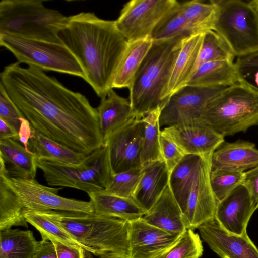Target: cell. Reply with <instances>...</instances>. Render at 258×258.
Segmentation results:
<instances>
[{
	"mask_svg": "<svg viewBox=\"0 0 258 258\" xmlns=\"http://www.w3.org/2000/svg\"><path fill=\"white\" fill-rule=\"evenodd\" d=\"M0 79L35 131L85 155L105 145L97 108L83 94L37 68H24L18 62L5 66Z\"/></svg>",
	"mask_w": 258,
	"mask_h": 258,
	"instance_id": "6da1fadb",
	"label": "cell"
},
{
	"mask_svg": "<svg viewBox=\"0 0 258 258\" xmlns=\"http://www.w3.org/2000/svg\"><path fill=\"white\" fill-rule=\"evenodd\" d=\"M59 36L82 66L85 81L99 97L105 96L128 44L115 21L80 12L67 17Z\"/></svg>",
	"mask_w": 258,
	"mask_h": 258,
	"instance_id": "7a4b0ae2",
	"label": "cell"
},
{
	"mask_svg": "<svg viewBox=\"0 0 258 258\" xmlns=\"http://www.w3.org/2000/svg\"><path fill=\"white\" fill-rule=\"evenodd\" d=\"M62 226L86 251L99 258H130V222L92 213L39 211Z\"/></svg>",
	"mask_w": 258,
	"mask_h": 258,
	"instance_id": "3957f363",
	"label": "cell"
},
{
	"mask_svg": "<svg viewBox=\"0 0 258 258\" xmlns=\"http://www.w3.org/2000/svg\"><path fill=\"white\" fill-rule=\"evenodd\" d=\"M186 37L153 40L129 89L128 99L137 116L142 118L158 108L162 109L167 102L164 95Z\"/></svg>",
	"mask_w": 258,
	"mask_h": 258,
	"instance_id": "277c9868",
	"label": "cell"
},
{
	"mask_svg": "<svg viewBox=\"0 0 258 258\" xmlns=\"http://www.w3.org/2000/svg\"><path fill=\"white\" fill-rule=\"evenodd\" d=\"M198 120L224 137L258 126V91L240 82L227 86L207 104Z\"/></svg>",
	"mask_w": 258,
	"mask_h": 258,
	"instance_id": "5b68a950",
	"label": "cell"
},
{
	"mask_svg": "<svg viewBox=\"0 0 258 258\" xmlns=\"http://www.w3.org/2000/svg\"><path fill=\"white\" fill-rule=\"evenodd\" d=\"M67 17L41 0H2L0 34L62 43L59 34Z\"/></svg>",
	"mask_w": 258,
	"mask_h": 258,
	"instance_id": "8992f818",
	"label": "cell"
},
{
	"mask_svg": "<svg viewBox=\"0 0 258 258\" xmlns=\"http://www.w3.org/2000/svg\"><path fill=\"white\" fill-rule=\"evenodd\" d=\"M37 166L49 185L77 189L88 195L105 190L113 175L106 144L86 155L79 165L38 159Z\"/></svg>",
	"mask_w": 258,
	"mask_h": 258,
	"instance_id": "52a82bcc",
	"label": "cell"
},
{
	"mask_svg": "<svg viewBox=\"0 0 258 258\" xmlns=\"http://www.w3.org/2000/svg\"><path fill=\"white\" fill-rule=\"evenodd\" d=\"M217 12L213 30L227 44L235 56L258 51V11L241 0L215 1Z\"/></svg>",
	"mask_w": 258,
	"mask_h": 258,
	"instance_id": "ba28073f",
	"label": "cell"
},
{
	"mask_svg": "<svg viewBox=\"0 0 258 258\" xmlns=\"http://www.w3.org/2000/svg\"><path fill=\"white\" fill-rule=\"evenodd\" d=\"M0 45L10 51L20 63H25L43 71H55L86 79L80 63L62 43L0 34Z\"/></svg>",
	"mask_w": 258,
	"mask_h": 258,
	"instance_id": "9c48e42d",
	"label": "cell"
},
{
	"mask_svg": "<svg viewBox=\"0 0 258 258\" xmlns=\"http://www.w3.org/2000/svg\"><path fill=\"white\" fill-rule=\"evenodd\" d=\"M178 2L175 0H132L125 3L117 28L128 42L150 38L161 19Z\"/></svg>",
	"mask_w": 258,
	"mask_h": 258,
	"instance_id": "30bf717a",
	"label": "cell"
},
{
	"mask_svg": "<svg viewBox=\"0 0 258 258\" xmlns=\"http://www.w3.org/2000/svg\"><path fill=\"white\" fill-rule=\"evenodd\" d=\"M9 183L25 209L77 213H94L91 201L67 198L58 194L62 187H49L35 179L9 177Z\"/></svg>",
	"mask_w": 258,
	"mask_h": 258,
	"instance_id": "8fae6325",
	"label": "cell"
},
{
	"mask_svg": "<svg viewBox=\"0 0 258 258\" xmlns=\"http://www.w3.org/2000/svg\"><path fill=\"white\" fill-rule=\"evenodd\" d=\"M227 86L186 85L168 99L161 110L160 126L198 120L207 104Z\"/></svg>",
	"mask_w": 258,
	"mask_h": 258,
	"instance_id": "7c38bea8",
	"label": "cell"
},
{
	"mask_svg": "<svg viewBox=\"0 0 258 258\" xmlns=\"http://www.w3.org/2000/svg\"><path fill=\"white\" fill-rule=\"evenodd\" d=\"M144 134L142 118L137 116L106 140L113 174L142 166L141 154Z\"/></svg>",
	"mask_w": 258,
	"mask_h": 258,
	"instance_id": "4fadbf2b",
	"label": "cell"
},
{
	"mask_svg": "<svg viewBox=\"0 0 258 258\" xmlns=\"http://www.w3.org/2000/svg\"><path fill=\"white\" fill-rule=\"evenodd\" d=\"M211 156H203L187 198L183 213L187 229L198 228L215 218L217 201L210 180Z\"/></svg>",
	"mask_w": 258,
	"mask_h": 258,
	"instance_id": "5bb4252c",
	"label": "cell"
},
{
	"mask_svg": "<svg viewBox=\"0 0 258 258\" xmlns=\"http://www.w3.org/2000/svg\"><path fill=\"white\" fill-rule=\"evenodd\" d=\"M161 134L173 141L185 155H212L224 137L199 120L164 127Z\"/></svg>",
	"mask_w": 258,
	"mask_h": 258,
	"instance_id": "9a60e30c",
	"label": "cell"
},
{
	"mask_svg": "<svg viewBox=\"0 0 258 258\" xmlns=\"http://www.w3.org/2000/svg\"><path fill=\"white\" fill-rule=\"evenodd\" d=\"M256 209L248 189L241 184L217 202L214 219L227 232L242 235L247 232L248 222Z\"/></svg>",
	"mask_w": 258,
	"mask_h": 258,
	"instance_id": "2e32d148",
	"label": "cell"
},
{
	"mask_svg": "<svg viewBox=\"0 0 258 258\" xmlns=\"http://www.w3.org/2000/svg\"><path fill=\"white\" fill-rule=\"evenodd\" d=\"M198 229L204 241L221 258H258V248L247 232L242 235L230 233L215 219Z\"/></svg>",
	"mask_w": 258,
	"mask_h": 258,
	"instance_id": "e0dca14e",
	"label": "cell"
},
{
	"mask_svg": "<svg viewBox=\"0 0 258 258\" xmlns=\"http://www.w3.org/2000/svg\"><path fill=\"white\" fill-rule=\"evenodd\" d=\"M181 234L167 232L142 218L130 222V258H156L168 250Z\"/></svg>",
	"mask_w": 258,
	"mask_h": 258,
	"instance_id": "ac0fdd59",
	"label": "cell"
},
{
	"mask_svg": "<svg viewBox=\"0 0 258 258\" xmlns=\"http://www.w3.org/2000/svg\"><path fill=\"white\" fill-rule=\"evenodd\" d=\"M258 166V149L252 142L238 140L224 142L212 154L211 170L245 172Z\"/></svg>",
	"mask_w": 258,
	"mask_h": 258,
	"instance_id": "d6986e66",
	"label": "cell"
},
{
	"mask_svg": "<svg viewBox=\"0 0 258 258\" xmlns=\"http://www.w3.org/2000/svg\"><path fill=\"white\" fill-rule=\"evenodd\" d=\"M204 33L194 34L183 40L164 95L166 100L186 86L190 80L198 59Z\"/></svg>",
	"mask_w": 258,
	"mask_h": 258,
	"instance_id": "ffe728a7",
	"label": "cell"
},
{
	"mask_svg": "<svg viewBox=\"0 0 258 258\" xmlns=\"http://www.w3.org/2000/svg\"><path fill=\"white\" fill-rule=\"evenodd\" d=\"M169 173L163 159L142 166V175L133 198L146 212L169 185Z\"/></svg>",
	"mask_w": 258,
	"mask_h": 258,
	"instance_id": "44dd1931",
	"label": "cell"
},
{
	"mask_svg": "<svg viewBox=\"0 0 258 258\" xmlns=\"http://www.w3.org/2000/svg\"><path fill=\"white\" fill-rule=\"evenodd\" d=\"M142 219L172 234H181L187 229L183 214L169 185Z\"/></svg>",
	"mask_w": 258,
	"mask_h": 258,
	"instance_id": "7402d4cb",
	"label": "cell"
},
{
	"mask_svg": "<svg viewBox=\"0 0 258 258\" xmlns=\"http://www.w3.org/2000/svg\"><path fill=\"white\" fill-rule=\"evenodd\" d=\"M97 110L105 142L112 133L137 117L129 99L118 95L113 88L101 98Z\"/></svg>",
	"mask_w": 258,
	"mask_h": 258,
	"instance_id": "603a6c76",
	"label": "cell"
},
{
	"mask_svg": "<svg viewBox=\"0 0 258 258\" xmlns=\"http://www.w3.org/2000/svg\"><path fill=\"white\" fill-rule=\"evenodd\" d=\"M0 158L4 161L11 177L35 179L38 158L18 141L12 139L1 140Z\"/></svg>",
	"mask_w": 258,
	"mask_h": 258,
	"instance_id": "cb8c5ba5",
	"label": "cell"
},
{
	"mask_svg": "<svg viewBox=\"0 0 258 258\" xmlns=\"http://www.w3.org/2000/svg\"><path fill=\"white\" fill-rule=\"evenodd\" d=\"M94 213L117 218L129 222L141 219L146 214L133 197H123L105 190L88 194Z\"/></svg>",
	"mask_w": 258,
	"mask_h": 258,
	"instance_id": "d4e9b609",
	"label": "cell"
},
{
	"mask_svg": "<svg viewBox=\"0 0 258 258\" xmlns=\"http://www.w3.org/2000/svg\"><path fill=\"white\" fill-rule=\"evenodd\" d=\"M9 175L0 158V231L13 226L28 228L25 208L9 183Z\"/></svg>",
	"mask_w": 258,
	"mask_h": 258,
	"instance_id": "484cf974",
	"label": "cell"
},
{
	"mask_svg": "<svg viewBox=\"0 0 258 258\" xmlns=\"http://www.w3.org/2000/svg\"><path fill=\"white\" fill-rule=\"evenodd\" d=\"M152 42L150 38L128 42L116 69L112 88H130Z\"/></svg>",
	"mask_w": 258,
	"mask_h": 258,
	"instance_id": "4316f807",
	"label": "cell"
},
{
	"mask_svg": "<svg viewBox=\"0 0 258 258\" xmlns=\"http://www.w3.org/2000/svg\"><path fill=\"white\" fill-rule=\"evenodd\" d=\"M238 82L233 60L206 62L195 70L187 85L195 86H229Z\"/></svg>",
	"mask_w": 258,
	"mask_h": 258,
	"instance_id": "83f0119b",
	"label": "cell"
},
{
	"mask_svg": "<svg viewBox=\"0 0 258 258\" xmlns=\"http://www.w3.org/2000/svg\"><path fill=\"white\" fill-rule=\"evenodd\" d=\"M203 156L185 155L169 174V186L183 214Z\"/></svg>",
	"mask_w": 258,
	"mask_h": 258,
	"instance_id": "f1b7e54d",
	"label": "cell"
},
{
	"mask_svg": "<svg viewBox=\"0 0 258 258\" xmlns=\"http://www.w3.org/2000/svg\"><path fill=\"white\" fill-rule=\"evenodd\" d=\"M28 148L38 159L68 165H79L86 156L50 139L34 129L29 141Z\"/></svg>",
	"mask_w": 258,
	"mask_h": 258,
	"instance_id": "f546056e",
	"label": "cell"
},
{
	"mask_svg": "<svg viewBox=\"0 0 258 258\" xmlns=\"http://www.w3.org/2000/svg\"><path fill=\"white\" fill-rule=\"evenodd\" d=\"M38 242L30 230L0 231V258H33Z\"/></svg>",
	"mask_w": 258,
	"mask_h": 258,
	"instance_id": "4dcf8cb0",
	"label": "cell"
},
{
	"mask_svg": "<svg viewBox=\"0 0 258 258\" xmlns=\"http://www.w3.org/2000/svg\"><path fill=\"white\" fill-rule=\"evenodd\" d=\"M179 5L183 16L195 33L213 30L217 12L215 1L205 3L194 0L180 3Z\"/></svg>",
	"mask_w": 258,
	"mask_h": 258,
	"instance_id": "1f68e13d",
	"label": "cell"
},
{
	"mask_svg": "<svg viewBox=\"0 0 258 258\" xmlns=\"http://www.w3.org/2000/svg\"><path fill=\"white\" fill-rule=\"evenodd\" d=\"M162 109L158 108L142 118L144 124L143 144L141 154L142 166L162 159L160 150V115Z\"/></svg>",
	"mask_w": 258,
	"mask_h": 258,
	"instance_id": "d6a6232c",
	"label": "cell"
},
{
	"mask_svg": "<svg viewBox=\"0 0 258 258\" xmlns=\"http://www.w3.org/2000/svg\"><path fill=\"white\" fill-rule=\"evenodd\" d=\"M173 7L158 22L150 36L152 40L166 39L179 35L189 37L195 32L190 27L180 8Z\"/></svg>",
	"mask_w": 258,
	"mask_h": 258,
	"instance_id": "836d02e7",
	"label": "cell"
},
{
	"mask_svg": "<svg viewBox=\"0 0 258 258\" xmlns=\"http://www.w3.org/2000/svg\"><path fill=\"white\" fill-rule=\"evenodd\" d=\"M24 216L28 223L39 232L42 240L56 241L72 246L82 247L62 226L49 219L40 212L25 209Z\"/></svg>",
	"mask_w": 258,
	"mask_h": 258,
	"instance_id": "e575fe53",
	"label": "cell"
},
{
	"mask_svg": "<svg viewBox=\"0 0 258 258\" xmlns=\"http://www.w3.org/2000/svg\"><path fill=\"white\" fill-rule=\"evenodd\" d=\"M234 57L222 37L213 30H209L204 33L203 41L195 70L204 62L225 60L234 61Z\"/></svg>",
	"mask_w": 258,
	"mask_h": 258,
	"instance_id": "d590c367",
	"label": "cell"
},
{
	"mask_svg": "<svg viewBox=\"0 0 258 258\" xmlns=\"http://www.w3.org/2000/svg\"><path fill=\"white\" fill-rule=\"evenodd\" d=\"M203 253L199 235L188 228L168 250L156 258H200Z\"/></svg>",
	"mask_w": 258,
	"mask_h": 258,
	"instance_id": "8d00e7d4",
	"label": "cell"
},
{
	"mask_svg": "<svg viewBox=\"0 0 258 258\" xmlns=\"http://www.w3.org/2000/svg\"><path fill=\"white\" fill-rule=\"evenodd\" d=\"M244 172L224 169L211 170L210 180L211 187L217 202L228 196L242 184Z\"/></svg>",
	"mask_w": 258,
	"mask_h": 258,
	"instance_id": "74e56055",
	"label": "cell"
},
{
	"mask_svg": "<svg viewBox=\"0 0 258 258\" xmlns=\"http://www.w3.org/2000/svg\"><path fill=\"white\" fill-rule=\"evenodd\" d=\"M142 175V166L113 174L105 189L123 197H133Z\"/></svg>",
	"mask_w": 258,
	"mask_h": 258,
	"instance_id": "f35d334b",
	"label": "cell"
},
{
	"mask_svg": "<svg viewBox=\"0 0 258 258\" xmlns=\"http://www.w3.org/2000/svg\"><path fill=\"white\" fill-rule=\"evenodd\" d=\"M235 63L238 82L243 83L258 91V51L238 57Z\"/></svg>",
	"mask_w": 258,
	"mask_h": 258,
	"instance_id": "ab89813d",
	"label": "cell"
},
{
	"mask_svg": "<svg viewBox=\"0 0 258 258\" xmlns=\"http://www.w3.org/2000/svg\"><path fill=\"white\" fill-rule=\"evenodd\" d=\"M25 117L22 113L0 84V119L5 121L18 133L22 120Z\"/></svg>",
	"mask_w": 258,
	"mask_h": 258,
	"instance_id": "60d3db41",
	"label": "cell"
},
{
	"mask_svg": "<svg viewBox=\"0 0 258 258\" xmlns=\"http://www.w3.org/2000/svg\"><path fill=\"white\" fill-rule=\"evenodd\" d=\"M160 144L162 159L170 174L185 155L173 141L161 133Z\"/></svg>",
	"mask_w": 258,
	"mask_h": 258,
	"instance_id": "b9f144b4",
	"label": "cell"
},
{
	"mask_svg": "<svg viewBox=\"0 0 258 258\" xmlns=\"http://www.w3.org/2000/svg\"><path fill=\"white\" fill-rule=\"evenodd\" d=\"M55 247L57 258H86L90 253L82 247H77L56 241H51Z\"/></svg>",
	"mask_w": 258,
	"mask_h": 258,
	"instance_id": "7bdbcfd3",
	"label": "cell"
},
{
	"mask_svg": "<svg viewBox=\"0 0 258 258\" xmlns=\"http://www.w3.org/2000/svg\"><path fill=\"white\" fill-rule=\"evenodd\" d=\"M250 193L258 208V166L244 172L242 183Z\"/></svg>",
	"mask_w": 258,
	"mask_h": 258,
	"instance_id": "ee69618b",
	"label": "cell"
},
{
	"mask_svg": "<svg viewBox=\"0 0 258 258\" xmlns=\"http://www.w3.org/2000/svg\"><path fill=\"white\" fill-rule=\"evenodd\" d=\"M33 258H57L54 244L49 240L39 241Z\"/></svg>",
	"mask_w": 258,
	"mask_h": 258,
	"instance_id": "f6af8a7d",
	"label": "cell"
},
{
	"mask_svg": "<svg viewBox=\"0 0 258 258\" xmlns=\"http://www.w3.org/2000/svg\"><path fill=\"white\" fill-rule=\"evenodd\" d=\"M33 128L30 122L25 118L22 120V122L18 132L19 142L21 143L27 149L28 148L29 141L31 137Z\"/></svg>",
	"mask_w": 258,
	"mask_h": 258,
	"instance_id": "bcb514c9",
	"label": "cell"
},
{
	"mask_svg": "<svg viewBox=\"0 0 258 258\" xmlns=\"http://www.w3.org/2000/svg\"><path fill=\"white\" fill-rule=\"evenodd\" d=\"M12 139L19 142L18 133L5 121L0 119V140Z\"/></svg>",
	"mask_w": 258,
	"mask_h": 258,
	"instance_id": "7dc6e473",
	"label": "cell"
}]
</instances>
